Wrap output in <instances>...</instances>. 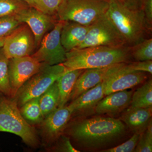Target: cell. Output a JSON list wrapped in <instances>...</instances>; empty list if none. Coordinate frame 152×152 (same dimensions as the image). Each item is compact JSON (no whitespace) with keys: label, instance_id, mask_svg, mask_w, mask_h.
Instances as JSON below:
<instances>
[{"label":"cell","instance_id":"cell-3","mask_svg":"<svg viewBox=\"0 0 152 152\" xmlns=\"http://www.w3.org/2000/svg\"><path fill=\"white\" fill-rule=\"evenodd\" d=\"M130 47L106 46L75 49L66 52L63 63L66 72L78 69L107 67L116 64L129 63L132 59Z\"/></svg>","mask_w":152,"mask_h":152},{"label":"cell","instance_id":"cell-7","mask_svg":"<svg viewBox=\"0 0 152 152\" xmlns=\"http://www.w3.org/2000/svg\"><path fill=\"white\" fill-rule=\"evenodd\" d=\"M148 78L147 72L129 67L127 63L110 66L103 80L105 96L137 86Z\"/></svg>","mask_w":152,"mask_h":152},{"label":"cell","instance_id":"cell-29","mask_svg":"<svg viewBox=\"0 0 152 152\" xmlns=\"http://www.w3.org/2000/svg\"><path fill=\"white\" fill-rule=\"evenodd\" d=\"M140 135L134 134L130 139L118 145L113 148L101 151V152H134L138 142Z\"/></svg>","mask_w":152,"mask_h":152},{"label":"cell","instance_id":"cell-36","mask_svg":"<svg viewBox=\"0 0 152 152\" xmlns=\"http://www.w3.org/2000/svg\"><path fill=\"white\" fill-rule=\"evenodd\" d=\"M102 1H105L109 3L110 2L113 0H102Z\"/></svg>","mask_w":152,"mask_h":152},{"label":"cell","instance_id":"cell-19","mask_svg":"<svg viewBox=\"0 0 152 152\" xmlns=\"http://www.w3.org/2000/svg\"><path fill=\"white\" fill-rule=\"evenodd\" d=\"M84 70L78 69L69 71L57 80L60 93V102L58 107L66 105L70 99L77 79Z\"/></svg>","mask_w":152,"mask_h":152},{"label":"cell","instance_id":"cell-17","mask_svg":"<svg viewBox=\"0 0 152 152\" xmlns=\"http://www.w3.org/2000/svg\"><path fill=\"white\" fill-rule=\"evenodd\" d=\"M110 66L85 69L77 79L69 100H74L102 81Z\"/></svg>","mask_w":152,"mask_h":152},{"label":"cell","instance_id":"cell-5","mask_svg":"<svg viewBox=\"0 0 152 152\" xmlns=\"http://www.w3.org/2000/svg\"><path fill=\"white\" fill-rule=\"evenodd\" d=\"M109 7V3L102 0H63L57 18L89 26L105 15Z\"/></svg>","mask_w":152,"mask_h":152},{"label":"cell","instance_id":"cell-28","mask_svg":"<svg viewBox=\"0 0 152 152\" xmlns=\"http://www.w3.org/2000/svg\"><path fill=\"white\" fill-rule=\"evenodd\" d=\"M134 152H152V122L145 132L140 135L138 142Z\"/></svg>","mask_w":152,"mask_h":152},{"label":"cell","instance_id":"cell-18","mask_svg":"<svg viewBox=\"0 0 152 152\" xmlns=\"http://www.w3.org/2000/svg\"><path fill=\"white\" fill-rule=\"evenodd\" d=\"M88 26L74 21H66L61 33V42L66 52L70 51L85 40Z\"/></svg>","mask_w":152,"mask_h":152},{"label":"cell","instance_id":"cell-21","mask_svg":"<svg viewBox=\"0 0 152 152\" xmlns=\"http://www.w3.org/2000/svg\"><path fill=\"white\" fill-rule=\"evenodd\" d=\"M130 106L143 108L152 107L151 79L133 93Z\"/></svg>","mask_w":152,"mask_h":152},{"label":"cell","instance_id":"cell-4","mask_svg":"<svg viewBox=\"0 0 152 152\" xmlns=\"http://www.w3.org/2000/svg\"><path fill=\"white\" fill-rule=\"evenodd\" d=\"M0 132L19 136L29 146L36 148L39 144L35 129L22 115L16 100L3 95H0Z\"/></svg>","mask_w":152,"mask_h":152},{"label":"cell","instance_id":"cell-12","mask_svg":"<svg viewBox=\"0 0 152 152\" xmlns=\"http://www.w3.org/2000/svg\"><path fill=\"white\" fill-rule=\"evenodd\" d=\"M14 16L18 21L29 27L34 36L36 48L39 47L47 32L53 28L58 21L57 17L49 15L31 7L20 11Z\"/></svg>","mask_w":152,"mask_h":152},{"label":"cell","instance_id":"cell-22","mask_svg":"<svg viewBox=\"0 0 152 152\" xmlns=\"http://www.w3.org/2000/svg\"><path fill=\"white\" fill-rule=\"evenodd\" d=\"M39 98L32 99L20 107V113L25 120L35 124L42 122L44 120L39 104Z\"/></svg>","mask_w":152,"mask_h":152},{"label":"cell","instance_id":"cell-31","mask_svg":"<svg viewBox=\"0 0 152 152\" xmlns=\"http://www.w3.org/2000/svg\"><path fill=\"white\" fill-rule=\"evenodd\" d=\"M129 67L134 70L152 74V61H139L127 63Z\"/></svg>","mask_w":152,"mask_h":152},{"label":"cell","instance_id":"cell-10","mask_svg":"<svg viewBox=\"0 0 152 152\" xmlns=\"http://www.w3.org/2000/svg\"><path fill=\"white\" fill-rule=\"evenodd\" d=\"M43 63L31 56L9 59L8 72L11 87V97L14 98L26 82L37 73Z\"/></svg>","mask_w":152,"mask_h":152},{"label":"cell","instance_id":"cell-9","mask_svg":"<svg viewBox=\"0 0 152 152\" xmlns=\"http://www.w3.org/2000/svg\"><path fill=\"white\" fill-rule=\"evenodd\" d=\"M64 23V21H58L52 31L44 36L38 50L31 56L49 65L63 64L66 59V52L60 37Z\"/></svg>","mask_w":152,"mask_h":152},{"label":"cell","instance_id":"cell-26","mask_svg":"<svg viewBox=\"0 0 152 152\" xmlns=\"http://www.w3.org/2000/svg\"><path fill=\"white\" fill-rule=\"evenodd\" d=\"M62 1L63 0H34V8L45 14L55 17H57Z\"/></svg>","mask_w":152,"mask_h":152},{"label":"cell","instance_id":"cell-6","mask_svg":"<svg viewBox=\"0 0 152 152\" xmlns=\"http://www.w3.org/2000/svg\"><path fill=\"white\" fill-rule=\"evenodd\" d=\"M66 73L63 64L49 65L43 63L42 68L25 83L14 99L20 107L28 101L40 96L58 79Z\"/></svg>","mask_w":152,"mask_h":152},{"label":"cell","instance_id":"cell-35","mask_svg":"<svg viewBox=\"0 0 152 152\" xmlns=\"http://www.w3.org/2000/svg\"><path fill=\"white\" fill-rule=\"evenodd\" d=\"M6 37H0V48H2L4 46Z\"/></svg>","mask_w":152,"mask_h":152},{"label":"cell","instance_id":"cell-14","mask_svg":"<svg viewBox=\"0 0 152 152\" xmlns=\"http://www.w3.org/2000/svg\"><path fill=\"white\" fill-rule=\"evenodd\" d=\"M133 94L132 91L125 90L109 94L99 102L95 113L98 115H117L131 105Z\"/></svg>","mask_w":152,"mask_h":152},{"label":"cell","instance_id":"cell-25","mask_svg":"<svg viewBox=\"0 0 152 152\" xmlns=\"http://www.w3.org/2000/svg\"><path fill=\"white\" fill-rule=\"evenodd\" d=\"M30 7L23 0H0V17L14 15Z\"/></svg>","mask_w":152,"mask_h":152},{"label":"cell","instance_id":"cell-30","mask_svg":"<svg viewBox=\"0 0 152 152\" xmlns=\"http://www.w3.org/2000/svg\"><path fill=\"white\" fill-rule=\"evenodd\" d=\"M57 142L56 150V151L66 152H79L80 151L76 149L72 143L70 138L61 135L56 141Z\"/></svg>","mask_w":152,"mask_h":152},{"label":"cell","instance_id":"cell-2","mask_svg":"<svg viewBox=\"0 0 152 152\" xmlns=\"http://www.w3.org/2000/svg\"><path fill=\"white\" fill-rule=\"evenodd\" d=\"M109 4L106 16L127 46H132L146 38L151 31L147 27L142 6L126 0H113Z\"/></svg>","mask_w":152,"mask_h":152},{"label":"cell","instance_id":"cell-34","mask_svg":"<svg viewBox=\"0 0 152 152\" xmlns=\"http://www.w3.org/2000/svg\"><path fill=\"white\" fill-rule=\"evenodd\" d=\"M25 1L31 7H34V0H23Z\"/></svg>","mask_w":152,"mask_h":152},{"label":"cell","instance_id":"cell-1","mask_svg":"<svg viewBox=\"0 0 152 152\" xmlns=\"http://www.w3.org/2000/svg\"><path fill=\"white\" fill-rule=\"evenodd\" d=\"M67 127L64 131L81 148L100 151L119 143L128 130L120 119L101 117L77 120Z\"/></svg>","mask_w":152,"mask_h":152},{"label":"cell","instance_id":"cell-15","mask_svg":"<svg viewBox=\"0 0 152 152\" xmlns=\"http://www.w3.org/2000/svg\"><path fill=\"white\" fill-rule=\"evenodd\" d=\"M105 96L102 82L82 94L68 106L72 114L81 116L89 115L95 113L99 102Z\"/></svg>","mask_w":152,"mask_h":152},{"label":"cell","instance_id":"cell-16","mask_svg":"<svg viewBox=\"0 0 152 152\" xmlns=\"http://www.w3.org/2000/svg\"><path fill=\"white\" fill-rule=\"evenodd\" d=\"M120 119L134 134L140 135L152 122V107H137L130 106L122 113Z\"/></svg>","mask_w":152,"mask_h":152},{"label":"cell","instance_id":"cell-32","mask_svg":"<svg viewBox=\"0 0 152 152\" xmlns=\"http://www.w3.org/2000/svg\"><path fill=\"white\" fill-rule=\"evenodd\" d=\"M142 7L145 15L148 29L152 31V0H142Z\"/></svg>","mask_w":152,"mask_h":152},{"label":"cell","instance_id":"cell-11","mask_svg":"<svg viewBox=\"0 0 152 152\" xmlns=\"http://www.w3.org/2000/svg\"><path fill=\"white\" fill-rule=\"evenodd\" d=\"M8 58L32 55L36 48L34 36L28 26L23 23L7 36L3 47Z\"/></svg>","mask_w":152,"mask_h":152},{"label":"cell","instance_id":"cell-24","mask_svg":"<svg viewBox=\"0 0 152 152\" xmlns=\"http://www.w3.org/2000/svg\"><path fill=\"white\" fill-rule=\"evenodd\" d=\"M9 59L6 56L4 49L0 48V95L11 97V87L9 80Z\"/></svg>","mask_w":152,"mask_h":152},{"label":"cell","instance_id":"cell-13","mask_svg":"<svg viewBox=\"0 0 152 152\" xmlns=\"http://www.w3.org/2000/svg\"><path fill=\"white\" fill-rule=\"evenodd\" d=\"M72 115L68 106L58 107L49 114L42 123L43 140L49 145L56 142L64 132Z\"/></svg>","mask_w":152,"mask_h":152},{"label":"cell","instance_id":"cell-8","mask_svg":"<svg viewBox=\"0 0 152 152\" xmlns=\"http://www.w3.org/2000/svg\"><path fill=\"white\" fill-rule=\"evenodd\" d=\"M125 45H126L124 40L105 15L89 26L85 40L75 49L96 46L117 48Z\"/></svg>","mask_w":152,"mask_h":152},{"label":"cell","instance_id":"cell-20","mask_svg":"<svg viewBox=\"0 0 152 152\" xmlns=\"http://www.w3.org/2000/svg\"><path fill=\"white\" fill-rule=\"evenodd\" d=\"M60 93L57 81L51 86L39 98V104L44 119L58 107Z\"/></svg>","mask_w":152,"mask_h":152},{"label":"cell","instance_id":"cell-27","mask_svg":"<svg viewBox=\"0 0 152 152\" xmlns=\"http://www.w3.org/2000/svg\"><path fill=\"white\" fill-rule=\"evenodd\" d=\"M22 23L14 15L0 17V37H5L10 34Z\"/></svg>","mask_w":152,"mask_h":152},{"label":"cell","instance_id":"cell-33","mask_svg":"<svg viewBox=\"0 0 152 152\" xmlns=\"http://www.w3.org/2000/svg\"><path fill=\"white\" fill-rule=\"evenodd\" d=\"M130 2L133 3L137 5H142V0H126Z\"/></svg>","mask_w":152,"mask_h":152},{"label":"cell","instance_id":"cell-23","mask_svg":"<svg viewBox=\"0 0 152 152\" xmlns=\"http://www.w3.org/2000/svg\"><path fill=\"white\" fill-rule=\"evenodd\" d=\"M129 47L132 58L136 61L152 60V38H145Z\"/></svg>","mask_w":152,"mask_h":152}]
</instances>
